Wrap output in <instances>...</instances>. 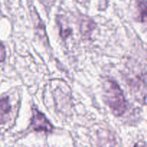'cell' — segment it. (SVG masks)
<instances>
[{"label": "cell", "mask_w": 147, "mask_h": 147, "mask_svg": "<svg viewBox=\"0 0 147 147\" xmlns=\"http://www.w3.org/2000/svg\"><path fill=\"white\" fill-rule=\"evenodd\" d=\"M95 28H96V24L93 20H83L80 25V32L83 37H84L85 39L90 38V34Z\"/></svg>", "instance_id": "3"}, {"label": "cell", "mask_w": 147, "mask_h": 147, "mask_svg": "<svg viewBox=\"0 0 147 147\" xmlns=\"http://www.w3.org/2000/svg\"><path fill=\"white\" fill-rule=\"evenodd\" d=\"M60 22V36L63 37V39H65L66 37H68L70 34H71V30L67 27L66 24H63Z\"/></svg>", "instance_id": "6"}, {"label": "cell", "mask_w": 147, "mask_h": 147, "mask_svg": "<svg viewBox=\"0 0 147 147\" xmlns=\"http://www.w3.org/2000/svg\"><path fill=\"white\" fill-rule=\"evenodd\" d=\"M6 57V51L5 48H4V45L2 44L1 41H0V63L4 61L5 60Z\"/></svg>", "instance_id": "7"}, {"label": "cell", "mask_w": 147, "mask_h": 147, "mask_svg": "<svg viewBox=\"0 0 147 147\" xmlns=\"http://www.w3.org/2000/svg\"><path fill=\"white\" fill-rule=\"evenodd\" d=\"M11 110V106L9 103L7 98L0 99V123L3 122L4 119L7 115L9 113Z\"/></svg>", "instance_id": "4"}, {"label": "cell", "mask_w": 147, "mask_h": 147, "mask_svg": "<svg viewBox=\"0 0 147 147\" xmlns=\"http://www.w3.org/2000/svg\"><path fill=\"white\" fill-rule=\"evenodd\" d=\"M138 11H139V19L140 22H145L146 20V3L145 0H142L138 3L137 6Z\"/></svg>", "instance_id": "5"}, {"label": "cell", "mask_w": 147, "mask_h": 147, "mask_svg": "<svg viewBox=\"0 0 147 147\" xmlns=\"http://www.w3.org/2000/svg\"><path fill=\"white\" fill-rule=\"evenodd\" d=\"M31 126L35 131L51 132L53 126L43 113L36 109H32V117L31 119Z\"/></svg>", "instance_id": "2"}, {"label": "cell", "mask_w": 147, "mask_h": 147, "mask_svg": "<svg viewBox=\"0 0 147 147\" xmlns=\"http://www.w3.org/2000/svg\"><path fill=\"white\" fill-rule=\"evenodd\" d=\"M104 91L106 103L113 114L116 116L123 115L127 109V103L119 85L115 81L109 80L105 83Z\"/></svg>", "instance_id": "1"}]
</instances>
